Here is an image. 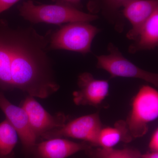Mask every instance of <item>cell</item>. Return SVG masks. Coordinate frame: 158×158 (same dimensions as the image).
I'll return each instance as SVG.
<instances>
[{"label":"cell","instance_id":"8fae6325","mask_svg":"<svg viewBox=\"0 0 158 158\" xmlns=\"http://www.w3.org/2000/svg\"><path fill=\"white\" fill-rule=\"evenodd\" d=\"M158 9V0H127L123 6V15L131 25L128 39L135 40L152 15Z\"/></svg>","mask_w":158,"mask_h":158},{"label":"cell","instance_id":"2e32d148","mask_svg":"<svg viewBox=\"0 0 158 158\" xmlns=\"http://www.w3.org/2000/svg\"><path fill=\"white\" fill-rule=\"evenodd\" d=\"M18 136L7 119L0 123V158H14V149Z\"/></svg>","mask_w":158,"mask_h":158},{"label":"cell","instance_id":"277c9868","mask_svg":"<svg viewBox=\"0 0 158 158\" xmlns=\"http://www.w3.org/2000/svg\"><path fill=\"white\" fill-rule=\"evenodd\" d=\"M158 116V92L148 85L140 88L134 99L132 110L126 122L132 138H140L148 131V123Z\"/></svg>","mask_w":158,"mask_h":158},{"label":"cell","instance_id":"e0dca14e","mask_svg":"<svg viewBox=\"0 0 158 158\" xmlns=\"http://www.w3.org/2000/svg\"><path fill=\"white\" fill-rule=\"evenodd\" d=\"M86 153L92 158H141V154L138 150L127 148L115 149L100 148L86 150Z\"/></svg>","mask_w":158,"mask_h":158},{"label":"cell","instance_id":"4fadbf2b","mask_svg":"<svg viewBox=\"0 0 158 158\" xmlns=\"http://www.w3.org/2000/svg\"><path fill=\"white\" fill-rule=\"evenodd\" d=\"M158 45V9L148 20L128 50L130 53L135 54L142 51L155 49Z\"/></svg>","mask_w":158,"mask_h":158},{"label":"cell","instance_id":"44dd1931","mask_svg":"<svg viewBox=\"0 0 158 158\" xmlns=\"http://www.w3.org/2000/svg\"><path fill=\"white\" fill-rule=\"evenodd\" d=\"M141 158H158V152H151L148 153L141 154Z\"/></svg>","mask_w":158,"mask_h":158},{"label":"cell","instance_id":"ac0fdd59","mask_svg":"<svg viewBox=\"0 0 158 158\" xmlns=\"http://www.w3.org/2000/svg\"><path fill=\"white\" fill-rule=\"evenodd\" d=\"M55 2V4H61V5H66L80 9L81 8V0H52Z\"/></svg>","mask_w":158,"mask_h":158},{"label":"cell","instance_id":"3957f363","mask_svg":"<svg viewBox=\"0 0 158 158\" xmlns=\"http://www.w3.org/2000/svg\"><path fill=\"white\" fill-rule=\"evenodd\" d=\"M100 31L90 23H68L51 35L48 49L64 50L85 55L91 52V44Z\"/></svg>","mask_w":158,"mask_h":158},{"label":"cell","instance_id":"8992f818","mask_svg":"<svg viewBox=\"0 0 158 158\" xmlns=\"http://www.w3.org/2000/svg\"><path fill=\"white\" fill-rule=\"evenodd\" d=\"M102 129V124L98 113L79 117L59 128L52 130L41 136L44 140L53 138L68 137L81 139L98 145V139Z\"/></svg>","mask_w":158,"mask_h":158},{"label":"cell","instance_id":"d6986e66","mask_svg":"<svg viewBox=\"0 0 158 158\" xmlns=\"http://www.w3.org/2000/svg\"><path fill=\"white\" fill-rule=\"evenodd\" d=\"M149 147L151 152L158 151V131L157 129L153 134L149 142Z\"/></svg>","mask_w":158,"mask_h":158},{"label":"cell","instance_id":"5bb4252c","mask_svg":"<svg viewBox=\"0 0 158 158\" xmlns=\"http://www.w3.org/2000/svg\"><path fill=\"white\" fill-rule=\"evenodd\" d=\"M7 23L0 24V87L4 90L13 89L11 75V54L6 34Z\"/></svg>","mask_w":158,"mask_h":158},{"label":"cell","instance_id":"52a82bcc","mask_svg":"<svg viewBox=\"0 0 158 158\" xmlns=\"http://www.w3.org/2000/svg\"><path fill=\"white\" fill-rule=\"evenodd\" d=\"M21 107L27 113L31 129L37 139L45 133L59 128L66 123V118L64 114L51 115L34 97H27Z\"/></svg>","mask_w":158,"mask_h":158},{"label":"cell","instance_id":"ba28073f","mask_svg":"<svg viewBox=\"0 0 158 158\" xmlns=\"http://www.w3.org/2000/svg\"><path fill=\"white\" fill-rule=\"evenodd\" d=\"M0 108L6 115L7 120L16 130L23 148L28 154L37 143L38 139L31 129L25 111L22 107L11 103L1 91Z\"/></svg>","mask_w":158,"mask_h":158},{"label":"cell","instance_id":"ffe728a7","mask_svg":"<svg viewBox=\"0 0 158 158\" xmlns=\"http://www.w3.org/2000/svg\"><path fill=\"white\" fill-rule=\"evenodd\" d=\"M20 0H0V14L8 10Z\"/></svg>","mask_w":158,"mask_h":158},{"label":"cell","instance_id":"6da1fadb","mask_svg":"<svg viewBox=\"0 0 158 158\" xmlns=\"http://www.w3.org/2000/svg\"><path fill=\"white\" fill-rule=\"evenodd\" d=\"M6 34L11 54L12 88L30 96L46 98L59 90L48 55V34L40 35L31 27L10 28Z\"/></svg>","mask_w":158,"mask_h":158},{"label":"cell","instance_id":"5b68a950","mask_svg":"<svg viewBox=\"0 0 158 158\" xmlns=\"http://www.w3.org/2000/svg\"><path fill=\"white\" fill-rule=\"evenodd\" d=\"M107 50L109 52L108 55L96 56L98 68L107 72L111 77H121L141 79L158 87V74L142 69L130 62L112 43L108 44Z\"/></svg>","mask_w":158,"mask_h":158},{"label":"cell","instance_id":"30bf717a","mask_svg":"<svg viewBox=\"0 0 158 158\" xmlns=\"http://www.w3.org/2000/svg\"><path fill=\"white\" fill-rule=\"evenodd\" d=\"M90 148L85 142L77 143L62 138H53L37 142L27 155L29 158H67Z\"/></svg>","mask_w":158,"mask_h":158},{"label":"cell","instance_id":"9c48e42d","mask_svg":"<svg viewBox=\"0 0 158 158\" xmlns=\"http://www.w3.org/2000/svg\"><path fill=\"white\" fill-rule=\"evenodd\" d=\"M77 85L79 90L73 92V100L78 106H97L109 94L110 86L108 81L97 80L89 73L80 74Z\"/></svg>","mask_w":158,"mask_h":158},{"label":"cell","instance_id":"9a60e30c","mask_svg":"<svg viewBox=\"0 0 158 158\" xmlns=\"http://www.w3.org/2000/svg\"><path fill=\"white\" fill-rule=\"evenodd\" d=\"M133 138L128 129L126 122L119 120L114 127L102 128L98 139V145L103 148H113L119 141L129 142Z\"/></svg>","mask_w":158,"mask_h":158},{"label":"cell","instance_id":"7a4b0ae2","mask_svg":"<svg viewBox=\"0 0 158 158\" xmlns=\"http://www.w3.org/2000/svg\"><path fill=\"white\" fill-rule=\"evenodd\" d=\"M19 14L33 23H45L55 25L65 23L90 22L98 19L97 15L85 13L80 9L61 4L35 5L31 0L18 7Z\"/></svg>","mask_w":158,"mask_h":158},{"label":"cell","instance_id":"7c38bea8","mask_svg":"<svg viewBox=\"0 0 158 158\" xmlns=\"http://www.w3.org/2000/svg\"><path fill=\"white\" fill-rule=\"evenodd\" d=\"M127 0H89L87 8L89 13L101 14L118 33L123 31L125 18L122 12L123 6Z\"/></svg>","mask_w":158,"mask_h":158}]
</instances>
